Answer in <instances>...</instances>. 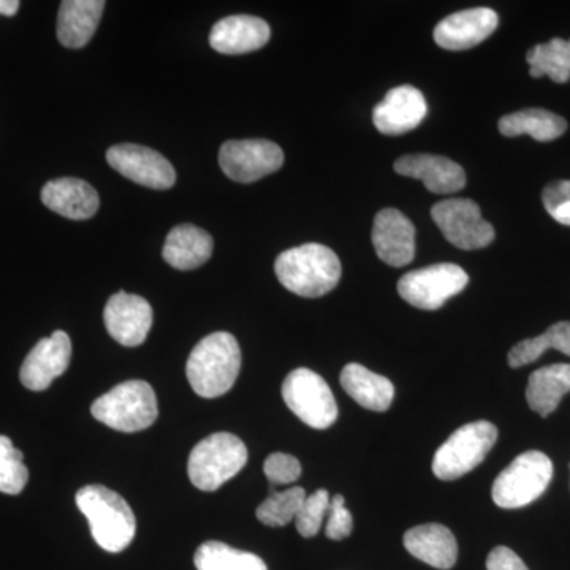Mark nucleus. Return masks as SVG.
Here are the masks:
<instances>
[{
	"instance_id": "nucleus-28",
	"label": "nucleus",
	"mask_w": 570,
	"mask_h": 570,
	"mask_svg": "<svg viewBox=\"0 0 570 570\" xmlns=\"http://www.w3.org/2000/svg\"><path fill=\"white\" fill-rule=\"evenodd\" d=\"M532 78L549 77L558 85L570 80V55L568 40L551 39L547 43L535 45L528 51Z\"/></svg>"
},
{
	"instance_id": "nucleus-13",
	"label": "nucleus",
	"mask_w": 570,
	"mask_h": 570,
	"mask_svg": "<svg viewBox=\"0 0 570 570\" xmlns=\"http://www.w3.org/2000/svg\"><path fill=\"white\" fill-rule=\"evenodd\" d=\"M104 321L112 340L126 347H137L151 332L153 307L142 296L118 292L108 299Z\"/></svg>"
},
{
	"instance_id": "nucleus-12",
	"label": "nucleus",
	"mask_w": 570,
	"mask_h": 570,
	"mask_svg": "<svg viewBox=\"0 0 570 570\" xmlns=\"http://www.w3.org/2000/svg\"><path fill=\"white\" fill-rule=\"evenodd\" d=\"M108 164L130 181L149 189H170L176 183L174 165L151 148L141 145H116L107 153Z\"/></svg>"
},
{
	"instance_id": "nucleus-4",
	"label": "nucleus",
	"mask_w": 570,
	"mask_h": 570,
	"mask_svg": "<svg viewBox=\"0 0 570 570\" xmlns=\"http://www.w3.org/2000/svg\"><path fill=\"white\" fill-rule=\"evenodd\" d=\"M94 419L122 433H137L153 425L159 414L157 397L145 381H127L94 401Z\"/></svg>"
},
{
	"instance_id": "nucleus-23",
	"label": "nucleus",
	"mask_w": 570,
	"mask_h": 570,
	"mask_svg": "<svg viewBox=\"0 0 570 570\" xmlns=\"http://www.w3.org/2000/svg\"><path fill=\"white\" fill-rule=\"evenodd\" d=\"M104 9V0H63L58 17V39L63 47H86L99 28Z\"/></svg>"
},
{
	"instance_id": "nucleus-32",
	"label": "nucleus",
	"mask_w": 570,
	"mask_h": 570,
	"mask_svg": "<svg viewBox=\"0 0 570 570\" xmlns=\"http://www.w3.org/2000/svg\"><path fill=\"white\" fill-rule=\"evenodd\" d=\"M330 501L332 499L326 490H317L316 493L309 494L303 501L302 508L295 517L296 530L303 538H314L321 531L322 521L328 513Z\"/></svg>"
},
{
	"instance_id": "nucleus-14",
	"label": "nucleus",
	"mask_w": 570,
	"mask_h": 570,
	"mask_svg": "<svg viewBox=\"0 0 570 570\" xmlns=\"http://www.w3.org/2000/svg\"><path fill=\"white\" fill-rule=\"evenodd\" d=\"M71 341L66 332H55L39 341L22 363L20 379L26 389L43 392L70 365Z\"/></svg>"
},
{
	"instance_id": "nucleus-33",
	"label": "nucleus",
	"mask_w": 570,
	"mask_h": 570,
	"mask_svg": "<svg viewBox=\"0 0 570 570\" xmlns=\"http://www.w3.org/2000/svg\"><path fill=\"white\" fill-rule=\"evenodd\" d=\"M264 472L269 482L275 485H288L302 475V464L295 456L287 453H272L264 463Z\"/></svg>"
},
{
	"instance_id": "nucleus-2",
	"label": "nucleus",
	"mask_w": 570,
	"mask_h": 570,
	"mask_svg": "<svg viewBox=\"0 0 570 570\" xmlns=\"http://www.w3.org/2000/svg\"><path fill=\"white\" fill-rule=\"evenodd\" d=\"M275 272L287 291L305 298L332 292L341 279V262L330 247L309 243L284 250L276 258Z\"/></svg>"
},
{
	"instance_id": "nucleus-9",
	"label": "nucleus",
	"mask_w": 570,
	"mask_h": 570,
	"mask_svg": "<svg viewBox=\"0 0 570 570\" xmlns=\"http://www.w3.org/2000/svg\"><path fill=\"white\" fill-rule=\"evenodd\" d=\"M468 283V273L461 266L436 264L406 273L397 283V294L419 309L436 311L459 295Z\"/></svg>"
},
{
	"instance_id": "nucleus-37",
	"label": "nucleus",
	"mask_w": 570,
	"mask_h": 570,
	"mask_svg": "<svg viewBox=\"0 0 570 570\" xmlns=\"http://www.w3.org/2000/svg\"><path fill=\"white\" fill-rule=\"evenodd\" d=\"M18 10H20V2L18 0H0V14L13 17Z\"/></svg>"
},
{
	"instance_id": "nucleus-15",
	"label": "nucleus",
	"mask_w": 570,
	"mask_h": 570,
	"mask_svg": "<svg viewBox=\"0 0 570 570\" xmlns=\"http://www.w3.org/2000/svg\"><path fill=\"white\" fill-rule=\"evenodd\" d=\"M498 24L497 11L487 7L456 11L434 28V41L444 50H469L489 39Z\"/></svg>"
},
{
	"instance_id": "nucleus-35",
	"label": "nucleus",
	"mask_w": 570,
	"mask_h": 570,
	"mask_svg": "<svg viewBox=\"0 0 570 570\" xmlns=\"http://www.w3.org/2000/svg\"><path fill=\"white\" fill-rule=\"evenodd\" d=\"M328 521H326L325 534L332 540H343L354 530V519L346 508V499L335 494L330 501Z\"/></svg>"
},
{
	"instance_id": "nucleus-10",
	"label": "nucleus",
	"mask_w": 570,
	"mask_h": 570,
	"mask_svg": "<svg viewBox=\"0 0 570 570\" xmlns=\"http://www.w3.org/2000/svg\"><path fill=\"white\" fill-rule=\"evenodd\" d=\"M431 217L449 243L464 250L483 249L493 243V225L480 214L479 205L469 198H449L431 208Z\"/></svg>"
},
{
	"instance_id": "nucleus-24",
	"label": "nucleus",
	"mask_w": 570,
	"mask_h": 570,
	"mask_svg": "<svg viewBox=\"0 0 570 570\" xmlns=\"http://www.w3.org/2000/svg\"><path fill=\"white\" fill-rule=\"evenodd\" d=\"M341 385L360 406L374 412H385L392 406L395 387L387 377L373 373L358 363H348L341 373Z\"/></svg>"
},
{
	"instance_id": "nucleus-29",
	"label": "nucleus",
	"mask_w": 570,
	"mask_h": 570,
	"mask_svg": "<svg viewBox=\"0 0 570 570\" xmlns=\"http://www.w3.org/2000/svg\"><path fill=\"white\" fill-rule=\"evenodd\" d=\"M549 348H557L570 356V322H558L551 325L542 335L520 341L509 352V365L520 367L535 362Z\"/></svg>"
},
{
	"instance_id": "nucleus-8",
	"label": "nucleus",
	"mask_w": 570,
	"mask_h": 570,
	"mask_svg": "<svg viewBox=\"0 0 570 570\" xmlns=\"http://www.w3.org/2000/svg\"><path fill=\"white\" fill-rule=\"evenodd\" d=\"M283 397L287 407L307 426L326 430L336 422L335 395L324 379L307 367H298L285 377Z\"/></svg>"
},
{
	"instance_id": "nucleus-18",
	"label": "nucleus",
	"mask_w": 570,
	"mask_h": 570,
	"mask_svg": "<svg viewBox=\"0 0 570 570\" xmlns=\"http://www.w3.org/2000/svg\"><path fill=\"white\" fill-rule=\"evenodd\" d=\"M395 171L407 178L420 179L433 194H455L466 184V174L461 165L453 163L449 157L433 154L400 157L395 163Z\"/></svg>"
},
{
	"instance_id": "nucleus-36",
	"label": "nucleus",
	"mask_w": 570,
	"mask_h": 570,
	"mask_svg": "<svg viewBox=\"0 0 570 570\" xmlns=\"http://www.w3.org/2000/svg\"><path fill=\"white\" fill-rule=\"evenodd\" d=\"M487 570H530L515 551L508 547L491 550L487 560Z\"/></svg>"
},
{
	"instance_id": "nucleus-17",
	"label": "nucleus",
	"mask_w": 570,
	"mask_h": 570,
	"mask_svg": "<svg viewBox=\"0 0 570 570\" xmlns=\"http://www.w3.org/2000/svg\"><path fill=\"white\" fill-rule=\"evenodd\" d=\"M426 115L428 105L423 94L414 86H397L376 105L373 122L381 134L403 135L417 129Z\"/></svg>"
},
{
	"instance_id": "nucleus-30",
	"label": "nucleus",
	"mask_w": 570,
	"mask_h": 570,
	"mask_svg": "<svg viewBox=\"0 0 570 570\" xmlns=\"http://www.w3.org/2000/svg\"><path fill=\"white\" fill-rule=\"evenodd\" d=\"M306 499V491L294 487L285 491H276L269 494L257 508V519L266 527L283 528L285 524L295 521L296 513Z\"/></svg>"
},
{
	"instance_id": "nucleus-26",
	"label": "nucleus",
	"mask_w": 570,
	"mask_h": 570,
	"mask_svg": "<svg viewBox=\"0 0 570 570\" xmlns=\"http://www.w3.org/2000/svg\"><path fill=\"white\" fill-rule=\"evenodd\" d=\"M498 127L499 132L504 137L530 135L538 141H551L562 137V134L568 130V122L554 112L542 110V108H530V110L502 116Z\"/></svg>"
},
{
	"instance_id": "nucleus-6",
	"label": "nucleus",
	"mask_w": 570,
	"mask_h": 570,
	"mask_svg": "<svg viewBox=\"0 0 570 570\" xmlns=\"http://www.w3.org/2000/svg\"><path fill=\"white\" fill-rule=\"evenodd\" d=\"M553 463L539 450L521 453L498 475L491 490L494 504L502 509L530 505L549 489Z\"/></svg>"
},
{
	"instance_id": "nucleus-3",
	"label": "nucleus",
	"mask_w": 570,
	"mask_h": 570,
	"mask_svg": "<svg viewBox=\"0 0 570 570\" xmlns=\"http://www.w3.org/2000/svg\"><path fill=\"white\" fill-rule=\"evenodd\" d=\"M77 505L88 519L100 549L119 553L132 543L137 520L126 499L116 491L104 485L82 487L77 493Z\"/></svg>"
},
{
	"instance_id": "nucleus-34",
	"label": "nucleus",
	"mask_w": 570,
	"mask_h": 570,
	"mask_svg": "<svg viewBox=\"0 0 570 570\" xmlns=\"http://www.w3.org/2000/svg\"><path fill=\"white\" fill-rule=\"evenodd\" d=\"M543 206L557 223L570 225V181H554L543 189Z\"/></svg>"
},
{
	"instance_id": "nucleus-19",
	"label": "nucleus",
	"mask_w": 570,
	"mask_h": 570,
	"mask_svg": "<svg viewBox=\"0 0 570 570\" xmlns=\"http://www.w3.org/2000/svg\"><path fill=\"white\" fill-rule=\"evenodd\" d=\"M269 37V26L262 18L236 14L214 24L209 33V45L213 50L223 55H246L264 48Z\"/></svg>"
},
{
	"instance_id": "nucleus-1",
	"label": "nucleus",
	"mask_w": 570,
	"mask_h": 570,
	"mask_svg": "<svg viewBox=\"0 0 570 570\" xmlns=\"http://www.w3.org/2000/svg\"><path fill=\"white\" fill-rule=\"evenodd\" d=\"M242 370V348L234 335L225 332L208 335L194 347L187 360L186 374L198 396L213 400L230 392Z\"/></svg>"
},
{
	"instance_id": "nucleus-38",
	"label": "nucleus",
	"mask_w": 570,
	"mask_h": 570,
	"mask_svg": "<svg viewBox=\"0 0 570 570\" xmlns=\"http://www.w3.org/2000/svg\"><path fill=\"white\" fill-rule=\"evenodd\" d=\"M568 45H569V55H570V40H568Z\"/></svg>"
},
{
	"instance_id": "nucleus-16",
	"label": "nucleus",
	"mask_w": 570,
	"mask_h": 570,
	"mask_svg": "<svg viewBox=\"0 0 570 570\" xmlns=\"http://www.w3.org/2000/svg\"><path fill=\"white\" fill-rule=\"evenodd\" d=\"M371 238L377 257L385 264L400 268L414 261L415 227L400 209L379 212Z\"/></svg>"
},
{
	"instance_id": "nucleus-21",
	"label": "nucleus",
	"mask_w": 570,
	"mask_h": 570,
	"mask_svg": "<svg viewBox=\"0 0 570 570\" xmlns=\"http://www.w3.org/2000/svg\"><path fill=\"white\" fill-rule=\"evenodd\" d=\"M404 547L412 557L431 568L449 570L459 560V543L444 524L428 523L412 528L404 534Z\"/></svg>"
},
{
	"instance_id": "nucleus-31",
	"label": "nucleus",
	"mask_w": 570,
	"mask_h": 570,
	"mask_svg": "<svg viewBox=\"0 0 570 570\" xmlns=\"http://www.w3.org/2000/svg\"><path fill=\"white\" fill-rule=\"evenodd\" d=\"M29 471L21 450L14 448L7 436H0V491L20 494L28 485Z\"/></svg>"
},
{
	"instance_id": "nucleus-27",
	"label": "nucleus",
	"mask_w": 570,
	"mask_h": 570,
	"mask_svg": "<svg viewBox=\"0 0 570 570\" xmlns=\"http://www.w3.org/2000/svg\"><path fill=\"white\" fill-rule=\"evenodd\" d=\"M194 562L197 570H268L257 554L236 550L217 540L202 543L195 551Z\"/></svg>"
},
{
	"instance_id": "nucleus-7",
	"label": "nucleus",
	"mask_w": 570,
	"mask_h": 570,
	"mask_svg": "<svg viewBox=\"0 0 570 570\" xmlns=\"http://www.w3.org/2000/svg\"><path fill=\"white\" fill-rule=\"evenodd\" d=\"M498 441V428L480 420L459 428L438 449L433 472L441 480H456L478 468Z\"/></svg>"
},
{
	"instance_id": "nucleus-22",
	"label": "nucleus",
	"mask_w": 570,
	"mask_h": 570,
	"mask_svg": "<svg viewBox=\"0 0 570 570\" xmlns=\"http://www.w3.org/2000/svg\"><path fill=\"white\" fill-rule=\"evenodd\" d=\"M214 242L204 228L193 224L176 225L165 239L164 261L181 272L198 268L212 258Z\"/></svg>"
},
{
	"instance_id": "nucleus-5",
	"label": "nucleus",
	"mask_w": 570,
	"mask_h": 570,
	"mask_svg": "<svg viewBox=\"0 0 570 570\" xmlns=\"http://www.w3.org/2000/svg\"><path fill=\"white\" fill-rule=\"evenodd\" d=\"M247 463V449L242 439L230 433H216L195 445L187 461L190 482L202 491L219 490Z\"/></svg>"
},
{
	"instance_id": "nucleus-25",
	"label": "nucleus",
	"mask_w": 570,
	"mask_h": 570,
	"mask_svg": "<svg viewBox=\"0 0 570 570\" xmlns=\"http://www.w3.org/2000/svg\"><path fill=\"white\" fill-rule=\"evenodd\" d=\"M570 392V365L558 363L540 367L531 374L528 382L527 400L532 411L542 417H549L551 412L560 406L562 396Z\"/></svg>"
},
{
	"instance_id": "nucleus-20",
	"label": "nucleus",
	"mask_w": 570,
	"mask_h": 570,
	"mask_svg": "<svg viewBox=\"0 0 570 570\" xmlns=\"http://www.w3.org/2000/svg\"><path fill=\"white\" fill-rule=\"evenodd\" d=\"M41 202L51 212L71 220L91 219L100 205L97 190L78 178H59L45 184Z\"/></svg>"
},
{
	"instance_id": "nucleus-11",
	"label": "nucleus",
	"mask_w": 570,
	"mask_h": 570,
	"mask_svg": "<svg viewBox=\"0 0 570 570\" xmlns=\"http://www.w3.org/2000/svg\"><path fill=\"white\" fill-rule=\"evenodd\" d=\"M220 168L236 183H254L275 174L284 164V153L269 140H232L219 151Z\"/></svg>"
}]
</instances>
